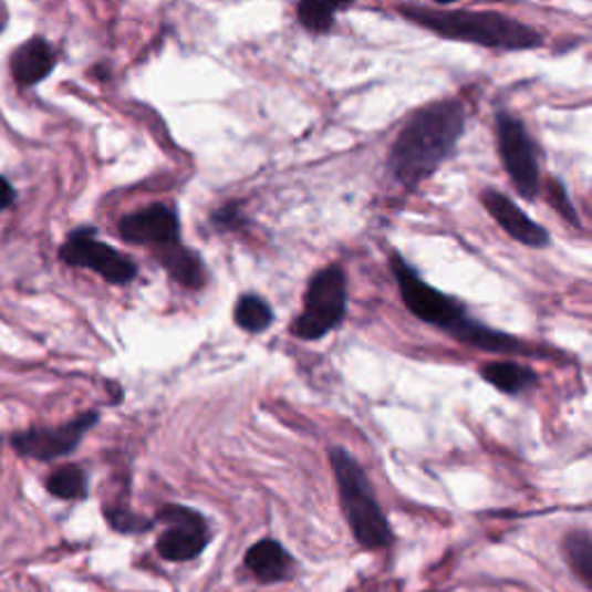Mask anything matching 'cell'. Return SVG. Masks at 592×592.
Returning a JSON list of instances; mask_svg holds the SVG:
<instances>
[{"mask_svg":"<svg viewBox=\"0 0 592 592\" xmlns=\"http://www.w3.org/2000/svg\"><path fill=\"white\" fill-rule=\"evenodd\" d=\"M392 269H394L398 292L407 311L417 320L435 329H443L456 343L477 347L481 352H494V354H532L534 352L526 341L509 336V333L496 331L491 326H486L484 322H477L475 318H470L466 303H460L451 299L449 294L428 285V282L415 269H412L398 252L392 255Z\"/></svg>","mask_w":592,"mask_h":592,"instance_id":"1","label":"cell"},{"mask_svg":"<svg viewBox=\"0 0 592 592\" xmlns=\"http://www.w3.org/2000/svg\"><path fill=\"white\" fill-rule=\"evenodd\" d=\"M466 127V107L458 100H443L419 110L401 131L390 172L398 184L412 188L430 176L456 146Z\"/></svg>","mask_w":592,"mask_h":592,"instance_id":"2","label":"cell"},{"mask_svg":"<svg viewBox=\"0 0 592 592\" xmlns=\"http://www.w3.org/2000/svg\"><path fill=\"white\" fill-rule=\"evenodd\" d=\"M329 460L339 486V500L352 537L364 549H387L394 542L390 519L373 494V486L359 460L343 447H331Z\"/></svg>","mask_w":592,"mask_h":592,"instance_id":"3","label":"cell"},{"mask_svg":"<svg viewBox=\"0 0 592 592\" xmlns=\"http://www.w3.org/2000/svg\"><path fill=\"white\" fill-rule=\"evenodd\" d=\"M401 12L405 19L449 40L491 49H532L542 44V35L530 25L496 12H440L426 8H401Z\"/></svg>","mask_w":592,"mask_h":592,"instance_id":"4","label":"cell"},{"mask_svg":"<svg viewBox=\"0 0 592 592\" xmlns=\"http://www.w3.org/2000/svg\"><path fill=\"white\" fill-rule=\"evenodd\" d=\"M347 315V278L339 264L318 271L303 297V313L290 331L301 341H320Z\"/></svg>","mask_w":592,"mask_h":592,"instance_id":"5","label":"cell"},{"mask_svg":"<svg viewBox=\"0 0 592 592\" xmlns=\"http://www.w3.org/2000/svg\"><path fill=\"white\" fill-rule=\"evenodd\" d=\"M61 260L70 267L91 269L112 285H127L137 278V264L114 250L112 246L95 239V229H76L61 248Z\"/></svg>","mask_w":592,"mask_h":592,"instance_id":"6","label":"cell"},{"mask_svg":"<svg viewBox=\"0 0 592 592\" xmlns=\"http://www.w3.org/2000/svg\"><path fill=\"white\" fill-rule=\"evenodd\" d=\"M158 523L167 530L158 537V553L167 562H188L201 555L211 539L209 523L199 511L184 505H167L158 511Z\"/></svg>","mask_w":592,"mask_h":592,"instance_id":"7","label":"cell"},{"mask_svg":"<svg viewBox=\"0 0 592 592\" xmlns=\"http://www.w3.org/2000/svg\"><path fill=\"white\" fill-rule=\"evenodd\" d=\"M498 146L513 186L526 199H532L539 193V167L534 158V144L526 133V125L509 114H500Z\"/></svg>","mask_w":592,"mask_h":592,"instance_id":"8","label":"cell"},{"mask_svg":"<svg viewBox=\"0 0 592 592\" xmlns=\"http://www.w3.org/2000/svg\"><path fill=\"white\" fill-rule=\"evenodd\" d=\"M100 422L97 412H86V415L76 417L63 426H54V428H33V430H25L12 437V447L23 454V456H31L38 460H51V458H59L65 456L70 451H74L80 447V443L84 440V435Z\"/></svg>","mask_w":592,"mask_h":592,"instance_id":"9","label":"cell"},{"mask_svg":"<svg viewBox=\"0 0 592 592\" xmlns=\"http://www.w3.org/2000/svg\"><path fill=\"white\" fill-rule=\"evenodd\" d=\"M118 231L127 243H137V246L163 248V246L181 241L178 216L167 204H153L142 211L125 216L118 222Z\"/></svg>","mask_w":592,"mask_h":592,"instance_id":"10","label":"cell"},{"mask_svg":"<svg viewBox=\"0 0 592 592\" xmlns=\"http://www.w3.org/2000/svg\"><path fill=\"white\" fill-rule=\"evenodd\" d=\"M481 201L486 206V211L491 214V218L507 231V235L528 248H544L549 246V231L530 220L517 204L509 197H505L498 190H484Z\"/></svg>","mask_w":592,"mask_h":592,"instance_id":"11","label":"cell"},{"mask_svg":"<svg viewBox=\"0 0 592 592\" xmlns=\"http://www.w3.org/2000/svg\"><path fill=\"white\" fill-rule=\"evenodd\" d=\"M246 568L262 583H280L292 577L294 560L278 539H260L248 549Z\"/></svg>","mask_w":592,"mask_h":592,"instance_id":"12","label":"cell"},{"mask_svg":"<svg viewBox=\"0 0 592 592\" xmlns=\"http://www.w3.org/2000/svg\"><path fill=\"white\" fill-rule=\"evenodd\" d=\"M56 65V54L51 44L42 38H33L21 44L12 56V74L21 86H33L46 80Z\"/></svg>","mask_w":592,"mask_h":592,"instance_id":"13","label":"cell"},{"mask_svg":"<svg viewBox=\"0 0 592 592\" xmlns=\"http://www.w3.org/2000/svg\"><path fill=\"white\" fill-rule=\"evenodd\" d=\"M156 255L163 269L178 282V285H184L188 290L204 288L206 271L195 250L181 246V241H176V243L156 248Z\"/></svg>","mask_w":592,"mask_h":592,"instance_id":"14","label":"cell"},{"mask_svg":"<svg viewBox=\"0 0 592 592\" xmlns=\"http://www.w3.org/2000/svg\"><path fill=\"white\" fill-rule=\"evenodd\" d=\"M479 375L488 384H491V387H496L498 392L509 394V396L526 394L528 390L537 387V382H539V375L532 368H528L523 364H517V362L484 364Z\"/></svg>","mask_w":592,"mask_h":592,"instance_id":"15","label":"cell"},{"mask_svg":"<svg viewBox=\"0 0 592 592\" xmlns=\"http://www.w3.org/2000/svg\"><path fill=\"white\" fill-rule=\"evenodd\" d=\"M562 553L570 570L585 588H592V537L588 530H572L562 542Z\"/></svg>","mask_w":592,"mask_h":592,"instance_id":"16","label":"cell"},{"mask_svg":"<svg viewBox=\"0 0 592 592\" xmlns=\"http://www.w3.org/2000/svg\"><path fill=\"white\" fill-rule=\"evenodd\" d=\"M273 322V311L267 299L257 294H243L239 297L235 305V324L248 333L267 331Z\"/></svg>","mask_w":592,"mask_h":592,"instance_id":"17","label":"cell"},{"mask_svg":"<svg viewBox=\"0 0 592 592\" xmlns=\"http://www.w3.org/2000/svg\"><path fill=\"white\" fill-rule=\"evenodd\" d=\"M46 488L61 500H82L89 494V475L80 466H65L46 479Z\"/></svg>","mask_w":592,"mask_h":592,"instance_id":"18","label":"cell"},{"mask_svg":"<svg viewBox=\"0 0 592 592\" xmlns=\"http://www.w3.org/2000/svg\"><path fill=\"white\" fill-rule=\"evenodd\" d=\"M299 19L308 31L326 33L333 23V10H329L322 0H301Z\"/></svg>","mask_w":592,"mask_h":592,"instance_id":"19","label":"cell"},{"mask_svg":"<svg viewBox=\"0 0 592 592\" xmlns=\"http://www.w3.org/2000/svg\"><path fill=\"white\" fill-rule=\"evenodd\" d=\"M107 521L118 532H144L150 530L153 526L150 519L135 517V513H131L127 509H107Z\"/></svg>","mask_w":592,"mask_h":592,"instance_id":"20","label":"cell"},{"mask_svg":"<svg viewBox=\"0 0 592 592\" xmlns=\"http://www.w3.org/2000/svg\"><path fill=\"white\" fill-rule=\"evenodd\" d=\"M549 190H551V204L555 206V209L562 214V218L564 220H568V222H572V225H581L579 222V216H577V211H574V206L570 204V197L568 195H564V190H562V186L560 184H551L549 186Z\"/></svg>","mask_w":592,"mask_h":592,"instance_id":"21","label":"cell"},{"mask_svg":"<svg viewBox=\"0 0 592 592\" xmlns=\"http://www.w3.org/2000/svg\"><path fill=\"white\" fill-rule=\"evenodd\" d=\"M214 222H216L220 229L239 227V225H241V211H239V206H235V204L222 206V209H218V211L214 214Z\"/></svg>","mask_w":592,"mask_h":592,"instance_id":"22","label":"cell"},{"mask_svg":"<svg viewBox=\"0 0 592 592\" xmlns=\"http://www.w3.org/2000/svg\"><path fill=\"white\" fill-rule=\"evenodd\" d=\"M14 201V188L8 181V178L0 176V211L8 209V206Z\"/></svg>","mask_w":592,"mask_h":592,"instance_id":"23","label":"cell"},{"mask_svg":"<svg viewBox=\"0 0 592 592\" xmlns=\"http://www.w3.org/2000/svg\"><path fill=\"white\" fill-rule=\"evenodd\" d=\"M322 3L329 8V10H333V12H336V10H343V8H350L352 3H354V0H322Z\"/></svg>","mask_w":592,"mask_h":592,"instance_id":"24","label":"cell"},{"mask_svg":"<svg viewBox=\"0 0 592 592\" xmlns=\"http://www.w3.org/2000/svg\"><path fill=\"white\" fill-rule=\"evenodd\" d=\"M3 25H6V19H3V17H0V31H3Z\"/></svg>","mask_w":592,"mask_h":592,"instance_id":"25","label":"cell"},{"mask_svg":"<svg viewBox=\"0 0 592 592\" xmlns=\"http://www.w3.org/2000/svg\"><path fill=\"white\" fill-rule=\"evenodd\" d=\"M437 3H454V0H437Z\"/></svg>","mask_w":592,"mask_h":592,"instance_id":"26","label":"cell"}]
</instances>
